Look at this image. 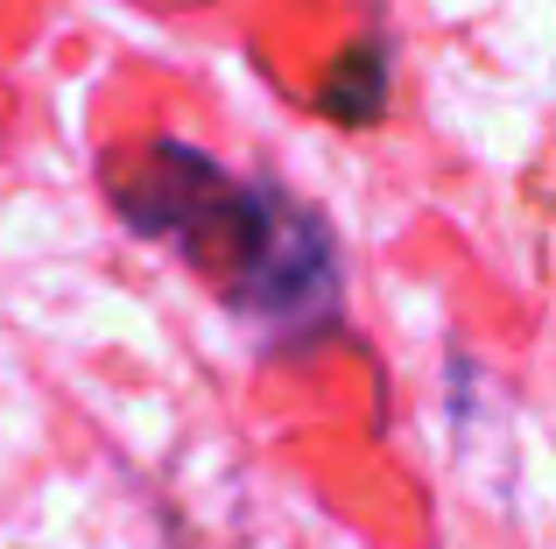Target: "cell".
<instances>
[{
  "label": "cell",
  "mask_w": 556,
  "mask_h": 549,
  "mask_svg": "<svg viewBox=\"0 0 556 549\" xmlns=\"http://www.w3.org/2000/svg\"><path fill=\"white\" fill-rule=\"evenodd\" d=\"M106 191L135 233L169 240L247 324L317 339L339 317V247L282 183L226 177L184 141H149L106 169Z\"/></svg>",
  "instance_id": "obj_1"
},
{
  "label": "cell",
  "mask_w": 556,
  "mask_h": 549,
  "mask_svg": "<svg viewBox=\"0 0 556 549\" xmlns=\"http://www.w3.org/2000/svg\"><path fill=\"white\" fill-rule=\"evenodd\" d=\"M141 8H198V0H141Z\"/></svg>",
  "instance_id": "obj_3"
},
{
  "label": "cell",
  "mask_w": 556,
  "mask_h": 549,
  "mask_svg": "<svg viewBox=\"0 0 556 549\" xmlns=\"http://www.w3.org/2000/svg\"><path fill=\"white\" fill-rule=\"evenodd\" d=\"M380 106H388V56H380V42H359V50L325 78V113L359 127V120H374Z\"/></svg>",
  "instance_id": "obj_2"
}]
</instances>
